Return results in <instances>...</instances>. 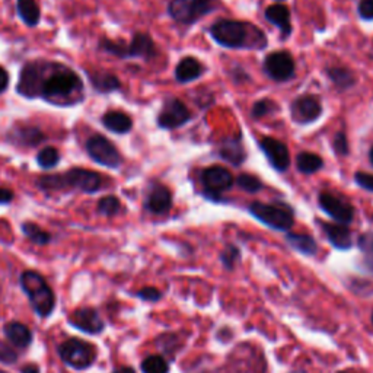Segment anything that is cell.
Wrapping results in <instances>:
<instances>
[{
    "label": "cell",
    "instance_id": "cell-18",
    "mask_svg": "<svg viewBox=\"0 0 373 373\" xmlns=\"http://www.w3.org/2000/svg\"><path fill=\"white\" fill-rule=\"evenodd\" d=\"M322 229L330 241V243L338 250H349L353 245L352 232L346 225H334V224H321Z\"/></svg>",
    "mask_w": 373,
    "mask_h": 373
},
{
    "label": "cell",
    "instance_id": "cell-9",
    "mask_svg": "<svg viewBox=\"0 0 373 373\" xmlns=\"http://www.w3.org/2000/svg\"><path fill=\"white\" fill-rule=\"evenodd\" d=\"M69 324L89 335L100 334L105 328L104 320L101 318L98 310L93 308H79L73 310L69 315Z\"/></svg>",
    "mask_w": 373,
    "mask_h": 373
},
{
    "label": "cell",
    "instance_id": "cell-30",
    "mask_svg": "<svg viewBox=\"0 0 373 373\" xmlns=\"http://www.w3.org/2000/svg\"><path fill=\"white\" fill-rule=\"evenodd\" d=\"M140 367L143 373H168L169 372L168 362L162 356H158V354L146 357L142 362Z\"/></svg>",
    "mask_w": 373,
    "mask_h": 373
},
{
    "label": "cell",
    "instance_id": "cell-40",
    "mask_svg": "<svg viewBox=\"0 0 373 373\" xmlns=\"http://www.w3.org/2000/svg\"><path fill=\"white\" fill-rule=\"evenodd\" d=\"M334 149L338 154H347L349 153V143L345 133H338L334 139Z\"/></svg>",
    "mask_w": 373,
    "mask_h": 373
},
{
    "label": "cell",
    "instance_id": "cell-22",
    "mask_svg": "<svg viewBox=\"0 0 373 373\" xmlns=\"http://www.w3.org/2000/svg\"><path fill=\"white\" fill-rule=\"evenodd\" d=\"M4 332L11 343L18 349H25L33 343V332L21 322H8Z\"/></svg>",
    "mask_w": 373,
    "mask_h": 373
},
{
    "label": "cell",
    "instance_id": "cell-39",
    "mask_svg": "<svg viewBox=\"0 0 373 373\" xmlns=\"http://www.w3.org/2000/svg\"><path fill=\"white\" fill-rule=\"evenodd\" d=\"M354 179H356V182L362 186V189L369 190V191H373V175H372V174L357 172V174L354 175Z\"/></svg>",
    "mask_w": 373,
    "mask_h": 373
},
{
    "label": "cell",
    "instance_id": "cell-24",
    "mask_svg": "<svg viewBox=\"0 0 373 373\" xmlns=\"http://www.w3.org/2000/svg\"><path fill=\"white\" fill-rule=\"evenodd\" d=\"M286 241L293 248V250L299 251L303 256L312 257V256H315L318 253V245H317L315 239L310 235L288 233L286 235Z\"/></svg>",
    "mask_w": 373,
    "mask_h": 373
},
{
    "label": "cell",
    "instance_id": "cell-1",
    "mask_svg": "<svg viewBox=\"0 0 373 373\" xmlns=\"http://www.w3.org/2000/svg\"><path fill=\"white\" fill-rule=\"evenodd\" d=\"M18 93L25 98H41L60 107L80 101L83 82L76 72L60 63H26L19 76Z\"/></svg>",
    "mask_w": 373,
    "mask_h": 373
},
{
    "label": "cell",
    "instance_id": "cell-25",
    "mask_svg": "<svg viewBox=\"0 0 373 373\" xmlns=\"http://www.w3.org/2000/svg\"><path fill=\"white\" fill-rule=\"evenodd\" d=\"M89 82L92 83L93 88H95V90H98L101 93L115 92L121 88L120 79L115 75L107 73V72L89 73Z\"/></svg>",
    "mask_w": 373,
    "mask_h": 373
},
{
    "label": "cell",
    "instance_id": "cell-47",
    "mask_svg": "<svg viewBox=\"0 0 373 373\" xmlns=\"http://www.w3.org/2000/svg\"><path fill=\"white\" fill-rule=\"evenodd\" d=\"M338 373H357V372H354V370H341V372H338Z\"/></svg>",
    "mask_w": 373,
    "mask_h": 373
},
{
    "label": "cell",
    "instance_id": "cell-46",
    "mask_svg": "<svg viewBox=\"0 0 373 373\" xmlns=\"http://www.w3.org/2000/svg\"><path fill=\"white\" fill-rule=\"evenodd\" d=\"M112 373H136L133 367H129V366H122V367H118L115 369Z\"/></svg>",
    "mask_w": 373,
    "mask_h": 373
},
{
    "label": "cell",
    "instance_id": "cell-13",
    "mask_svg": "<svg viewBox=\"0 0 373 373\" xmlns=\"http://www.w3.org/2000/svg\"><path fill=\"white\" fill-rule=\"evenodd\" d=\"M318 200H320L321 209L327 214H330L334 221L340 222L341 225H347L353 221L354 210L347 201L341 200L330 193H321Z\"/></svg>",
    "mask_w": 373,
    "mask_h": 373
},
{
    "label": "cell",
    "instance_id": "cell-51",
    "mask_svg": "<svg viewBox=\"0 0 373 373\" xmlns=\"http://www.w3.org/2000/svg\"><path fill=\"white\" fill-rule=\"evenodd\" d=\"M372 322H373V314H372Z\"/></svg>",
    "mask_w": 373,
    "mask_h": 373
},
{
    "label": "cell",
    "instance_id": "cell-21",
    "mask_svg": "<svg viewBox=\"0 0 373 373\" xmlns=\"http://www.w3.org/2000/svg\"><path fill=\"white\" fill-rule=\"evenodd\" d=\"M154 54H157V47H154L153 40L147 34H136L132 43L127 44L126 58H152Z\"/></svg>",
    "mask_w": 373,
    "mask_h": 373
},
{
    "label": "cell",
    "instance_id": "cell-32",
    "mask_svg": "<svg viewBox=\"0 0 373 373\" xmlns=\"http://www.w3.org/2000/svg\"><path fill=\"white\" fill-rule=\"evenodd\" d=\"M60 162V154L57 152V149L48 146L44 147L43 150H40V153L37 154V164L43 168V169H51L54 168L57 164Z\"/></svg>",
    "mask_w": 373,
    "mask_h": 373
},
{
    "label": "cell",
    "instance_id": "cell-29",
    "mask_svg": "<svg viewBox=\"0 0 373 373\" xmlns=\"http://www.w3.org/2000/svg\"><path fill=\"white\" fill-rule=\"evenodd\" d=\"M21 229H22V233L29 239V241H33L34 243H37V245H47V243H50V241H51V235L48 233V232H46V231H43L38 225H36V224H33V222H25L22 226H21Z\"/></svg>",
    "mask_w": 373,
    "mask_h": 373
},
{
    "label": "cell",
    "instance_id": "cell-44",
    "mask_svg": "<svg viewBox=\"0 0 373 373\" xmlns=\"http://www.w3.org/2000/svg\"><path fill=\"white\" fill-rule=\"evenodd\" d=\"M14 200V191L0 186V204H8Z\"/></svg>",
    "mask_w": 373,
    "mask_h": 373
},
{
    "label": "cell",
    "instance_id": "cell-49",
    "mask_svg": "<svg viewBox=\"0 0 373 373\" xmlns=\"http://www.w3.org/2000/svg\"><path fill=\"white\" fill-rule=\"evenodd\" d=\"M290 373H305V370H293V372H290Z\"/></svg>",
    "mask_w": 373,
    "mask_h": 373
},
{
    "label": "cell",
    "instance_id": "cell-36",
    "mask_svg": "<svg viewBox=\"0 0 373 373\" xmlns=\"http://www.w3.org/2000/svg\"><path fill=\"white\" fill-rule=\"evenodd\" d=\"M145 302H158L162 298V293L157 288H143L136 293Z\"/></svg>",
    "mask_w": 373,
    "mask_h": 373
},
{
    "label": "cell",
    "instance_id": "cell-50",
    "mask_svg": "<svg viewBox=\"0 0 373 373\" xmlns=\"http://www.w3.org/2000/svg\"><path fill=\"white\" fill-rule=\"evenodd\" d=\"M0 373H8V372H5V370H0Z\"/></svg>",
    "mask_w": 373,
    "mask_h": 373
},
{
    "label": "cell",
    "instance_id": "cell-16",
    "mask_svg": "<svg viewBox=\"0 0 373 373\" xmlns=\"http://www.w3.org/2000/svg\"><path fill=\"white\" fill-rule=\"evenodd\" d=\"M8 140L25 146V147H34L46 140L44 133L36 126H26V124H16L8 133Z\"/></svg>",
    "mask_w": 373,
    "mask_h": 373
},
{
    "label": "cell",
    "instance_id": "cell-19",
    "mask_svg": "<svg viewBox=\"0 0 373 373\" xmlns=\"http://www.w3.org/2000/svg\"><path fill=\"white\" fill-rule=\"evenodd\" d=\"M101 121L107 130L117 135H126L133 127L132 118L122 111H108L103 115Z\"/></svg>",
    "mask_w": 373,
    "mask_h": 373
},
{
    "label": "cell",
    "instance_id": "cell-12",
    "mask_svg": "<svg viewBox=\"0 0 373 373\" xmlns=\"http://www.w3.org/2000/svg\"><path fill=\"white\" fill-rule=\"evenodd\" d=\"M190 111L177 98L167 100L161 114L158 117V124L162 129H177L190 120Z\"/></svg>",
    "mask_w": 373,
    "mask_h": 373
},
{
    "label": "cell",
    "instance_id": "cell-48",
    "mask_svg": "<svg viewBox=\"0 0 373 373\" xmlns=\"http://www.w3.org/2000/svg\"><path fill=\"white\" fill-rule=\"evenodd\" d=\"M370 162H372V165H373V147H372V150H370Z\"/></svg>",
    "mask_w": 373,
    "mask_h": 373
},
{
    "label": "cell",
    "instance_id": "cell-23",
    "mask_svg": "<svg viewBox=\"0 0 373 373\" xmlns=\"http://www.w3.org/2000/svg\"><path fill=\"white\" fill-rule=\"evenodd\" d=\"M201 72H203V66L200 65L199 60L193 57H185L178 63L175 69V76L178 82L186 83L197 79L201 75Z\"/></svg>",
    "mask_w": 373,
    "mask_h": 373
},
{
    "label": "cell",
    "instance_id": "cell-17",
    "mask_svg": "<svg viewBox=\"0 0 373 373\" xmlns=\"http://www.w3.org/2000/svg\"><path fill=\"white\" fill-rule=\"evenodd\" d=\"M172 207V194L162 184H153L147 193L146 209L154 214H164Z\"/></svg>",
    "mask_w": 373,
    "mask_h": 373
},
{
    "label": "cell",
    "instance_id": "cell-27",
    "mask_svg": "<svg viewBox=\"0 0 373 373\" xmlns=\"http://www.w3.org/2000/svg\"><path fill=\"white\" fill-rule=\"evenodd\" d=\"M221 157L233 165H239L245 161V152L238 139L226 140L221 147Z\"/></svg>",
    "mask_w": 373,
    "mask_h": 373
},
{
    "label": "cell",
    "instance_id": "cell-14",
    "mask_svg": "<svg viewBox=\"0 0 373 373\" xmlns=\"http://www.w3.org/2000/svg\"><path fill=\"white\" fill-rule=\"evenodd\" d=\"M260 145L267 159L277 171L283 172L290 167V153L285 143L271 137H264Z\"/></svg>",
    "mask_w": 373,
    "mask_h": 373
},
{
    "label": "cell",
    "instance_id": "cell-43",
    "mask_svg": "<svg viewBox=\"0 0 373 373\" xmlns=\"http://www.w3.org/2000/svg\"><path fill=\"white\" fill-rule=\"evenodd\" d=\"M9 86V73L5 68L0 66V93H4Z\"/></svg>",
    "mask_w": 373,
    "mask_h": 373
},
{
    "label": "cell",
    "instance_id": "cell-5",
    "mask_svg": "<svg viewBox=\"0 0 373 373\" xmlns=\"http://www.w3.org/2000/svg\"><path fill=\"white\" fill-rule=\"evenodd\" d=\"M58 356L75 370H85L97 360V347L80 338H70L58 347Z\"/></svg>",
    "mask_w": 373,
    "mask_h": 373
},
{
    "label": "cell",
    "instance_id": "cell-7",
    "mask_svg": "<svg viewBox=\"0 0 373 373\" xmlns=\"http://www.w3.org/2000/svg\"><path fill=\"white\" fill-rule=\"evenodd\" d=\"M217 0H171L169 15L181 23H193L210 14L217 6Z\"/></svg>",
    "mask_w": 373,
    "mask_h": 373
},
{
    "label": "cell",
    "instance_id": "cell-2",
    "mask_svg": "<svg viewBox=\"0 0 373 373\" xmlns=\"http://www.w3.org/2000/svg\"><path fill=\"white\" fill-rule=\"evenodd\" d=\"M210 34L214 41L228 48L261 50L267 46L266 36L261 31L246 22L224 19L211 25Z\"/></svg>",
    "mask_w": 373,
    "mask_h": 373
},
{
    "label": "cell",
    "instance_id": "cell-10",
    "mask_svg": "<svg viewBox=\"0 0 373 373\" xmlns=\"http://www.w3.org/2000/svg\"><path fill=\"white\" fill-rule=\"evenodd\" d=\"M264 69L271 79L283 82L293 76L295 61L288 51H275L267 56L264 61Z\"/></svg>",
    "mask_w": 373,
    "mask_h": 373
},
{
    "label": "cell",
    "instance_id": "cell-37",
    "mask_svg": "<svg viewBox=\"0 0 373 373\" xmlns=\"http://www.w3.org/2000/svg\"><path fill=\"white\" fill-rule=\"evenodd\" d=\"M273 110H274V104H273L271 101H268V100H261V101H258V103L254 104V107H253V115H254L256 118H260V117L267 115V114L271 112Z\"/></svg>",
    "mask_w": 373,
    "mask_h": 373
},
{
    "label": "cell",
    "instance_id": "cell-45",
    "mask_svg": "<svg viewBox=\"0 0 373 373\" xmlns=\"http://www.w3.org/2000/svg\"><path fill=\"white\" fill-rule=\"evenodd\" d=\"M21 373H40V367L37 364H26L21 369Z\"/></svg>",
    "mask_w": 373,
    "mask_h": 373
},
{
    "label": "cell",
    "instance_id": "cell-4",
    "mask_svg": "<svg viewBox=\"0 0 373 373\" xmlns=\"http://www.w3.org/2000/svg\"><path fill=\"white\" fill-rule=\"evenodd\" d=\"M19 283L37 315L48 318L56 306V296L46 278L37 271L26 270L21 274Z\"/></svg>",
    "mask_w": 373,
    "mask_h": 373
},
{
    "label": "cell",
    "instance_id": "cell-26",
    "mask_svg": "<svg viewBox=\"0 0 373 373\" xmlns=\"http://www.w3.org/2000/svg\"><path fill=\"white\" fill-rule=\"evenodd\" d=\"M16 11L19 18L28 26H37L41 18V11L36 0H18Z\"/></svg>",
    "mask_w": 373,
    "mask_h": 373
},
{
    "label": "cell",
    "instance_id": "cell-6",
    "mask_svg": "<svg viewBox=\"0 0 373 373\" xmlns=\"http://www.w3.org/2000/svg\"><path fill=\"white\" fill-rule=\"evenodd\" d=\"M250 211L264 225L277 229L289 231L293 226V211L285 204H266V203H253Z\"/></svg>",
    "mask_w": 373,
    "mask_h": 373
},
{
    "label": "cell",
    "instance_id": "cell-3",
    "mask_svg": "<svg viewBox=\"0 0 373 373\" xmlns=\"http://www.w3.org/2000/svg\"><path fill=\"white\" fill-rule=\"evenodd\" d=\"M38 189L44 191L79 190L83 193H95L103 186V178L98 172L85 168H72L63 174L43 175L37 181Z\"/></svg>",
    "mask_w": 373,
    "mask_h": 373
},
{
    "label": "cell",
    "instance_id": "cell-31",
    "mask_svg": "<svg viewBox=\"0 0 373 373\" xmlns=\"http://www.w3.org/2000/svg\"><path fill=\"white\" fill-rule=\"evenodd\" d=\"M328 76L330 79L341 89H347L354 83V76L350 70L345 68H332L328 69Z\"/></svg>",
    "mask_w": 373,
    "mask_h": 373
},
{
    "label": "cell",
    "instance_id": "cell-11",
    "mask_svg": "<svg viewBox=\"0 0 373 373\" xmlns=\"http://www.w3.org/2000/svg\"><path fill=\"white\" fill-rule=\"evenodd\" d=\"M201 182L207 194H213L214 197H217L231 189L233 184V177L224 167H210L203 171Z\"/></svg>",
    "mask_w": 373,
    "mask_h": 373
},
{
    "label": "cell",
    "instance_id": "cell-35",
    "mask_svg": "<svg viewBox=\"0 0 373 373\" xmlns=\"http://www.w3.org/2000/svg\"><path fill=\"white\" fill-rule=\"evenodd\" d=\"M239 256H241V253H239V250H238L236 246H233V245L226 246V248H225V251H224L222 256H221V260H222L225 268H228V270H233L235 263L238 261Z\"/></svg>",
    "mask_w": 373,
    "mask_h": 373
},
{
    "label": "cell",
    "instance_id": "cell-15",
    "mask_svg": "<svg viewBox=\"0 0 373 373\" xmlns=\"http://www.w3.org/2000/svg\"><path fill=\"white\" fill-rule=\"evenodd\" d=\"M292 118L299 124H308L315 121L321 112V104L320 101L312 95H303L293 101L292 104Z\"/></svg>",
    "mask_w": 373,
    "mask_h": 373
},
{
    "label": "cell",
    "instance_id": "cell-34",
    "mask_svg": "<svg viewBox=\"0 0 373 373\" xmlns=\"http://www.w3.org/2000/svg\"><path fill=\"white\" fill-rule=\"evenodd\" d=\"M236 184L246 193H257L263 189L261 181L250 174H242L236 178Z\"/></svg>",
    "mask_w": 373,
    "mask_h": 373
},
{
    "label": "cell",
    "instance_id": "cell-42",
    "mask_svg": "<svg viewBox=\"0 0 373 373\" xmlns=\"http://www.w3.org/2000/svg\"><path fill=\"white\" fill-rule=\"evenodd\" d=\"M359 14L363 19H373V0H362L359 5Z\"/></svg>",
    "mask_w": 373,
    "mask_h": 373
},
{
    "label": "cell",
    "instance_id": "cell-38",
    "mask_svg": "<svg viewBox=\"0 0 373 373\" xmlns=\"http://www.w3.org/2000/svg\"><path fill=\"white\" fill-rule=\"evenodd\" d=\"M16 360H18V354L6 345L0 343V362L11 364V363H16Z\"/></svg>",
    "mask_w": 373,
    "mask_h": 373
},
{
    "label": "cell",
    "instance_id": "cell-28",
    "mask_svg": "<svg viewBox=\"0 0 373 373\" xmlns=\"http://www.w3.org/2000/svg\"><path fill=\"white\" fill-rule=\"evenodd\" d=\"M296 165H298V169L303 174H314L322 168L324 161L315 153L302 152L298 157Z\"/></svg>",
    "mask_w": 373,
    "mask_h": 373
},
{
    "label": "cell",
    "instance_id": "cell-33",
    "mask_svg": "<svg viewBox=\"0 0 373 373\" xmlns=\"http://www.w3.org/2000/svg\"><path fill=\"white\" fill-rule=\"evenodd\" d=\"M121 209V203L117 197L114 196H107V197H103L100 201H98V211L103 214V216H107V217H112L115 216Z\"/></svg>",
    "mask_w": 373,
    "mask_h": 373
},
{
    "label": "cell",
    "instance_id": "cell-41",
    "mask_svg": "<svg viewBox=\"0 0 373 373\" xmlns=\"http://www.w3.org/2000/svg\"><path fill=\"white\" fill-rule=\"evenodd\" d=\"M359 248L364 254H373V233H364L359 238Z\"/></svg>",
    "mask_w": 373,
    "mask_h": 373
},
{
    "label": "cell",
    "instance_id": "cell-8",
    "mask_svg": "<svg viewBox=\"0 0 373 373\" xmlns=\"http://www.w3.org/2000/svg\"><path fill=\"white\" fill-rule=\"evenodd\" d=\"M85 147L89 158L101 167L117 169L122 164V158L118 149L114 146L112 142L101 135L90 136Z\"/></svg>",
    "mask_w": 373,
    "mask_h": 373
},
{
    "label": "cell",
    "instance_id": "cell-20",
    "mask_svg": "<svg viewBox=\"0 0 373 373\" xmlns=\"http://www.w3.org/2000/svg\"><path fill=\"white\" fill-rule=\"evenodd\" d=\"M266 18L268 22L274 23L280 31L282 37H289L292 33V22H290V11L285 5H273L267 8Z\"/></svg>",
    "mask_w": 373,
    "mask_h": 373
}]
</instances>
